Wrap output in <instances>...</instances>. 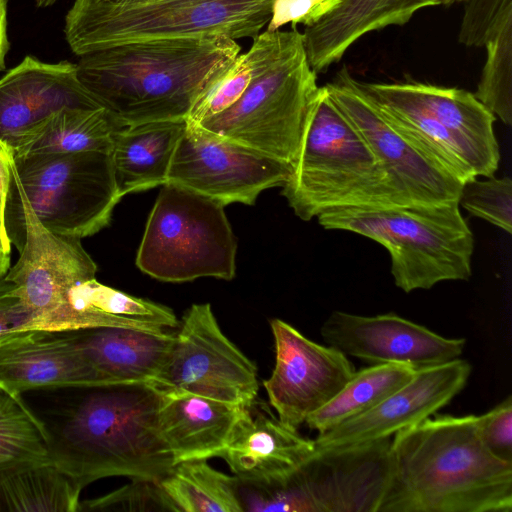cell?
Returning <instances> with one entry per match:
<instances>
[{
    "instance_id": "cell-15",
    "label": "cell",
    "mask_w": 512,
    "mask_h": 512,
    "mask_svg": "<svg viewBox=\"0 0 512 512\" xmlns=\"http://www.w3.org/2000/svg\"><path fill=\"white\" fill-rule=\"evenodd\" d=\"M320 335L326 345L347 357L416 369L458 359L466 346L464 338L441 336L393 312L362 316L333 311L321 325Z\"/></svg>"
},
{
    "instance_id": "cell-20",
    "label": "cell",
    "mask_w": 512,
    "mask_h": 512,
    "mask_svg": "<svg viewBox=\"0 0 512 512\" xmlns=\"http://www.w3.org/2000/svg\"><path fill=\"white\" fill-rule=\"evenodd\" d=\"M315 451L314 440L253 405L244 409L219 457L240 480L270 482L298 470Z\"/></svg>"
},
{
    "instance_id": "cell-31",
    "label": "cell",
    "mask_w": 512,
    "mask_h": 512,
    "mask_svg": "<svg viewBox=\"0 0 512 512\" xmlns=\"http://www.w3.org/2000/svg\"><path fill=\"white\" fill-rule=\"evenodd\" d=\"M159 484L178 511H244L239 497L238 478L215 470L206 460L173 465Z\"/></svg>"
},
{
    "instance_id": "cell-10",
    "label": "cell",
    "mask_w": 512,
    "mask_h": 512,
    "mask_svg": "<svg viewBox=\"0 0 512 512\" xmlns=\"http://www.w3.org/2000/svg\"><path fill=\"white\" fill-rule=\"evenodd\" d=\"M14 184L23 216L25 242L17 263L4 279L31 315L35 329L69 331L71 289L95 278L97 265L80 239L58 235L46 228L34 213L11 158Z\"/></svg>"
},
{
    "instance_id": "cell-22",
    "label": "cell",
    "mask_w": 512,
    "mask_h": 512,
    "mask_svg": "<svg viewBox=\"0 0 512 512\" xmlns=\"http://www.w3.org/2000/svg\"><path fill=\"white\" fill-rule=\"evenodd\" d=\"M446 0H342L330 13L306 26L302 35L308 62L323 72L364 35L406 24L423 8Z\"/></svg>"
},
{
    "instance_id": "cell-39",
    "label": "cell",
    "mask_w": 512,
    "mask_h": 512,
    "mask_svg": "<svg viewBox=\"0 0 512 512\" xmlns=\"http://www.w3.org/2000/svg\"><path fill=\"white\" fill-rule=\"evenodd\" d=\"M35 329L31 315L14 292V286L4 278L0 280V341L21 331Z\"/></svg>"
},
{
    "instance_id": "cell-30",
    "label": "cell",
    "mask_w": 512,
    "mask_h": 512,
    "mask_svg": "<svg viewBox=\"0 0 512 512\" xmlns=\"http://www.w3.org/2000/svg\"><path fill=\"white\" fill-rule=\"evenodd\" d=\"M416 370L409 364L384 363L355 371L345 386L311 414L305 424L322 434L360 416L407 383Z\"/></svg>"
},
{
    "instance_id": "cell-43",
    "label": "cell",
    "mask_w": 512,
    "mask_h": 512,
    "mask_svg": "<svg viewBox=\"0 0 512 512\" xmlns=\"http://www.w3.org/2000/svg\"><path fill=\"white\" fill-rule=\"evenodd\" d=\"M57 1L58 0H36V5H37V7L45 8V7L52 6Z\"/></svg>"
},
{
    "instance_id": "cell-5",
    "label": "cell",
    "mask_w": 512,
    "mask_h": 512,
    "mask_svg": "<svg viewBox=\"0 0 512 512\" xmlns=\"http://www.w3.org/2000/svg\"><path fill=\"white\" fill-rule=\"evenodd\" d=\"M317 219L324 229L350 231L386 248L394 283L405 293L471 277L474 237L458 202L335 208Z\"/></svg>"
},
{
    "instance_id": "cell-2",
    "label": "cell",
    "mask_w": 512,
    "mask_h": 512,
    "mask_svg": "<svg viewBox=\"0 0 512 512\" xmlns=\"http://www.w3.org/2000/svg\"><path fill=\"white\" fill-rule=\"evenodd\" d=\"M241 46L222 37L129 42L79 56L77 75L121 126L186 120Z\"/></svg>"
},
{
    "instance_id": "cell-11",
    "label": "cell",
    "mask_w": 512,
    "mask_h": 512,
    "mask_svg": "<svg viewBox=\"0 0 512 512\" xmlns=\"http://www.w3.org/2000/svg\"><path fill=\"white\" fill-rule=\"evenodd\" d=\"M325 88L386 169L396 206L458 202L463 184L400 133L346 68Z\"/></svg>"
},
{
    "instance_id": "cell-23",
    "label": "cell",
    "mask_w": 512,
    "mask_h": 512,
    "mask_svg": "<svg viewBox=\"0 0 512 512\" xmlns=\"http://www.w3.org/2000/svg\"><path fill=\"white\" fill-rule=\"evenodd\" d=\"M107 384L155 383L172 349L175 334L123 327H86L66 331Z\"/></svg>"
},
{
    "instance_id": "cell-46",
    "label": "cell",
    "mask_w": 512,
    "mask_h": 512,
    "mask_svg": "<svg viewBox=\"0 0 512 512\" xmlns=\"http://www.w3.org/2000/svg\"><path fill=\"white\" fill-rule=\"evenodd\" d=\"M462 0H446L445 5L452 4L454 2H461Z\"/></svg>"
},
{
    "instance_id": "cell-18",
    "label": "cell",
    "mask_w": 512,
    "mask_h": 512,
    "mask_svg": "<svg viewBox=\"0 0 512 512\" xmlns=\"http://www.w3.org/2000/svg\"><path fill=\"white\" fill-rule=\"evenodd\" d=\"M102 107L86 90L69 61L45 63L26 56L0 78V145L14 149L63 108Z\"/></svg>"
},
{
    "instance_id": "cell-34",
    "label": "cell",
    "mask_w": 512,
    "mask_h": 512,
    "mask_svg": "<svg viewBox=\"0 0 512 512\" xmlns=\"http://www.w3.org/2000/svg\"><path fill=\"white\" fill-rule=\"evenodd\" d=\"M477 177L462 185L458 204L471 215L512 233V180L510 177Z\"/></svg>"
},
{
    "instance_id": "cell-16",
    "label": "cell",
    "mask_w": 512,
    "mask_h": 512,
    "mask_svg": "<svg viewBox=\"0 0 512 512\" xmlns=\"http://www.w3.org/2000/svg\"><path fill=\"white\" fill-rule=\"evenodd\" d=\"M471 372V364L461 358L418 368L407 383L368 412L318 434L316 447H346L391 438L450 403L464 389Z\"/></svg>"
},
{
    "instance_id": "cell-41",
    "label": "cell",
    "mask_w": 512,
    "mask_h": 512,
    "mask_svg": "<svg viewBox=\"0 0 512 512\" xmlns=\"http://www.w3.org/2000/svg\"><path fill=\"white\" fill-rule=\"evenodd\" d=\"M7 3L8 0H0V72L5 69V56L10 47L7 37Z\"/></svg>"
},
{
    "instance_id": "cell-8",
    "label": "cell",
    "mask_w": 512,
    "mask_h": 512,
    "mask_svg": "<svg viewBox=\"0 0 512 512\" xmlns=\"http://www.w3.org/2000/svg\"><path fill=\"white\" fill-rule=\"evenodd\" d=\"M316 74L300 32L232 106L197 125L292 166L320 90Z\"/></svg>"
},
{
    "instance_id": "cell-19",
    "label": "cell",
    "mask_w": 512,
    "mask_h": 512,
    "mask_svg": "<svg viewBox=\"0 0 512 512\" xmlns=\"http://www.w3.org/2000/svg\"><path fill=\"white\" fill-rule=\"evenodd\" d=\"M103 384L66 331L21 330L0 341V387L10 392Z\"/></svg>"
},
{
    "instance_id": "cell-7",
    "label": "cell",
    "mask_w": 512,
    "mask_h": 512,
    "mask_svg": "<svg viewBox=\"0 0 512 512\" xmlns=\"http://www.w3.org/2000/svg\"><path fill=\"white\" fill-rule=\"evenodd\" d=\"M145 226L136 265L165 282L231 280L237 243L222 203L165 183Z\"/></svg>"
},
{
    "instance_id": "cell-24",
    "label": "cell",
    "mask_w": 512,
    "mask_h": 512,
    "mask_svg": "<svg viewBox=\"0 0 512 512\" xmlns=\"http://www.w3.org/2000/svg\"><path fill=\"white\" fill-rule=\"evenodd\" d=\"M402 84L430 115L463 144L472 157L476 176H493L500 162L493 127L496 117L474 93L421 82Z\"/></svg>"
},
{
    "instance_id": "cell-28",
    "label": "cell",
    "mask_w": 512,
    "mask_h": 512,
    "mask_svg": "<svg viewBox=\"0 0 512 512\" xmlns=\"http://www.w3.org/2000/svg\"><path fill=\"white\" fill-rule=\"evenodd\" d=\"M300 31H265L253 38L252 45L198 96L186 121L198 124L232 106L250 84L269 69L286 51Z\"/></svg>"
},
{
    "instance_id": "cell-29",
    "label": "cell",
    "mask_w": 512,
    "mask_h": 512,
    "mask_svg": "<svg viewBox=\"0 0 512 512\" xmlns=\"http://www.w3.org/2000/svg\"><path fill=\"white\" fill-rule=\"evenodd\" d=\"M82 487L54 462L0 471V512H78Z\"/></svg>"
},
{
    "instance_id": "cell-27",
    "label": "cell",
    "mask_w": 512,
    "mask_h": 512,
    "mask_svg": "<svg viewBox=\"0 0 512 512\" xmlns=\"http://www.w3.org/2000/svg\"><path fill=\"white\" fill-rule=\"evenodd\" d=\"M122 127L105 108H63L41 123L13 151L14 157L110 152L115 132Z\"/></svg>"
},
{
    "instance_id": "cell-38",
    "label": "cell",
    "mask_w": 512,
    "mask_h": 512,
    "mask_svg": "<svg viewBox=\"0 0 512 512\" xmlns=\"http://www.w3.org/2000/svg\"><path fill=\"white\" fill-rule=\"evenodd\" d=\"M329 12L330 8L324 0H274L266 31L279 30L289 23L292 26H310Z\"/></svg>"
},
{
    "instance_id": "cell-32",
    "label": "cell",
    "mask_w": 512,
    "mask_h": 512,
    "mask_svg": "<svg viewBox=\"0 0 512 512\" xmlns=\"http://www.w3.org/2000/svg\"><path fill=\"white\" fill-rule=\"evenodd\" d=\"M50 432L21 394L0 387V471L23 464L53 462Z\"/></svg>"
},
{
    "instance_id": "cell-25",
    "label": "cell",
    "mask_w": 512,
    "mask_h": 512,
    "mask_svg": "<svg viewBox=\"0 0 512 512\" xmlns=\"http://www.w3.org/2000/svg\"><path fill=\"white\" fill-rule=\"evenodd\" d=\"M186 120H162L122 126L110 151L120 198L167 181L172 157Z\"/></svg>"
},
{
    "instance_id": "cell-35",
    "label": "cell",
    "mask_w": 512,
    "mask_h": 512,
    "mask_svg": "<svg viewBox=\"0 0 512 512\" xmlns=\"http://www.w3.org/2000/svg\"><path fill=\"white\" fill-rule=\"evenodd\" d=\"M178 511L158 481L133 479L107 495L80 500L78 512L90 511Z\"/></svg>"
},
{
    "instance_id": "cell-13",
    "label": "cell",
    "mask_w": 512,
    "mask_h": 512,
    "mask_svg": "<svg viewBox=\"0 0 512 512\" xmlns=\"http://www.w3.org/2000/svg\"><path fill=\"white\" fill-rule=\"evenodd\" d=\"M292 166L186 121L166 183L223 205H253L266 189L283 187Z\"/></svg>"
},
{
    "instance_id": "cell-45",
    "label": "cell",
    "mask_w": 512,
    "mask_h": 512,
    "mask_svg": "<svg viewBox=\"0 0 512 512\" xmlns=\"http://www.w3.org/2000/svg\"><path fill=\"white\" fill-rule=\"evenodd\" d=\"M324 1L329 6L330 12H331L332 10H334L341 3L342 0H324Z\"/></svg>"
},
{
    "instance_id": "cell-17",
    "label": "cell",
    "mask_w": 512,
    "mask_h": 512,
    "mask_svg": "<svg viewBox=\"0 0 512 512\" xmlns=\"http://www.w3.org/2000/svg\"><path fill=\"white\" fill-rule=\"evenodd\" d=\"M391 438L319 449L299 468L315 512H378L391 472Z\"/></svg>"
},
{
    "instance_id": "cell-1",
    "label": "cell",
    "mask_w": 512,
    "mask_h": 512,
    "mask_svg": "<svg viewBox=\"0 0 512 512\" xmlns=\"http://www.w3.org/2000/svg\"><path fill=\"white\" fill-rule=\"evenodd\" d=\"M477 415H436L393 435L378 512H511L512 463L496 458Z\"/></svg>"
},
{
    "instance_id": "cell-26",
    "label": "cell",
    "mask_w": 512,
    "mask_h": 512,
    "mask_svg": "<svg viewBox=\"0 0 512 512\" xmlns=\"http://www.w3.org/2000/svg\"><path fill=\"white\" fill-rule=\"evenodd\" d=\"M68 304L71 330L108 326L164 332L179 325L170 308L106 286L96 278L75 285Z\"/></svg>"
},
{
    "instance_id": "cell-42",
    "label": "cell",
    "mask_w": 512,
    "mask_h": 512,
    "mask_svg": "<svg viewBox=\"0 0 512 512\" xmlns=\"http://www.w3.org/2000/svg\"><path fill=\"white\" fill-rule=\"evenodd\" d=\"M10 269V253L0 251V280L5 277Z\"/></svg>"
},
{
    "instance_id": "cell-14",
    "label": "cell",
    "mask_w": 512,
    "mask_h": 512,
    "mask_svg": "<svg viewBox=\"0 0 512 512\" xmlns=\"http://www.w3.org/2000/svg\"><path fill=\"white\" fill-rule=\"evenodd\" d=\"M270 326L275 365L263 386L279 420L298 429L345 386L356 370L346 355L308 339L283 320L273 319Z\"/></svg>"
},
{
    "instance_id": "cell-9",
    "label": "cell",
    "mask_w": 512,
    "mask_h": 512,
    "mask_svg": "<svg viewBox=\"0 0 512 512\" xmlns=\"http://www.w3.org/2000/svg\"><path fill=\"white\" fill-rule=\"evenodd\" d=\"M14 164L34 213L61 236L81 239L99 232L121 199L110 152L14 157Z\"/></svg>"
},
{
    "instance_id": "cell-40",
    "label": "cell",
    "mask_w": 512,
    "mask_h": 512,
    "mask_svg": "<svg viewBox=\"0 0 512 512\" xmlns=\"http://www.w3.org/2000/svg\"><path fill=\"white\" fill-rule=\"evenodd\" d=\"M13 152L0 145V251L10 253L11 242L6 227V206L12 184L11 158Z\"/></svg>"
},
{
    "instance_id": "cell-36",
    "label": "cell",
    "mask_w": 512,
    "mask_h": 512,
    "mask_svg": "<svg viewBox=\"0 0 512 512\" xmlns=\"http://www.w3.org/2000/svg\"><path fill=\"white\" fill-rule=\"evenodd\" d=\"M464 12L458 42L484 47L505 20L512 16V0H462Z\"/></svg>"
},
{
    "instance_id": "cell-21",
    "label": "cell",
    "mask_w": 512,
    "mask_h": 512,
    "mask_svg": "<svg viewBox=\"0 0 512 512\" xmlns=\"http://www.w3.org/2000/svg\"><path fill=\"white\" fill-rule=\"evenodd\" d=\"M162 392L158 427L174 464L219 457L245 408L188 392Z\"/></svg>"
},
{
    "instance_id": "cell-33",
    "label": "cell",
    "mask_w": 512,
    "mask_h": 512,
    "mask_svg": "<svg viewBox=\"0 0 512 512\" xmlns=\"http://www.w3.org/2000/svg\"><path fill=\"white\" fill-rule=\"evenodd\" d=\"M486 59L475 97L505 125L512 123V16L485 44Z\"/></svg>"
},
{
    "instance_id": "cell-44",
    "label": "cell",
    "mask_w": 512,
    "mask_h": 512,
    "mask_svg": "<svg viewBox=\"0 0 512 512\" xmlns=\"http://www.w3.org/2000/svg\"><path fill=\"white\" fill-rule=\"evenodd\" d=\"M115 4H129V3H140V2H148L152 0H105Z\"/></svg>"
},
{
    "instance_id": "cell-37",
    "label": "cell",
    "mask_w": 512,
    "mask_h": 512,
    "mask_svg": "<svg viewBox=\"0 0 512 512\" xmlns=\"http://www.w3.org/2000/svg\"><path fill=\"white\" fill-rule=\"evenodd\" d=\"M478 432L488 451L512 463V396L508 395L491 410L477 417Z\"/></svg>"
},
{
    "instance_id": "cell-12",
    "label": "cell",
    "mask_w": 512,
    "mask_h": 512,
    "mask_svg": "<svg viewBox=\"0 0 512 512\" xmlns=\"http://www.w3.org/2000/svg\"><path fill=\"white\" fill-rule=\"evenodd\" d=\"M154 385L250 408L258 392L257 367L222 332L210 304L183 316L168 360Z\"/></svg>"
},
{
    "instance_id": "cell-3",
    "label": "cell",
    "mask_w": 512,
    "mask_h": 512,
    "mask_svg": "<svg viewBox=\"0 0 512 512\" xmlns=\"http://www.w3.org/2000/svg\"><path fill=\"white\" fill-rule=\"evenodd\" d=\"M56 429L54 464L82 488L105 477L160 481L174 461L158 427L162 390L150 382L83 388Z\"/></svg>"
},
{
    "instance_id": "cell-6",
    "label": "cell",
    "mask_w": 512,
    "mask_h": 512,
    "mask_svg": "<svg viewBox=\"0 0 512 512\" xmlns=\"http://www.w3.org/2000/svg\"><path fill=\"white\" fill-rule=\"evenodd\" d=\"M274 0H152L115 4L75 0L64 33L78 56L115 45L160 39L255 38Z\"/></svg>"
},
{
    "instance_id": "cell-4",
    "label": "cell",
    "mask_w": 512,
    "mask_h": 512,
    "mask_svg": "<svg viewBox=\"0 0 512 512\" xmlns=\"http://www.w3.org/2000/svg\"><path fill=\"white\" fill-rule=\"evenodd\" d=\"M282 195L304 221L335 208L396 207L386 169L325 86L309 113Z\"/></svg>"
}]
</instances>
